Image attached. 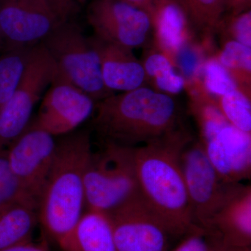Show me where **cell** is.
<instances>
[{
	"instance_id": "cell-1",
	"label": "cell",
	"mask_w": 251,
	"mask_h": 251,
	"mask_svg": "<svg viewBox=\"0 0 251 251\" xmlns=\"http://www.w3.org/2000/svg\"><path fill=\"white\" fill-rule=\"evenodd\" d=\"M191 139L179 130L135 148L140 196L170 233L187 232L194 226L180 156Z\"/></svg>"
},
{
	"instance_id": "cell-2",
	"label": "cell",
	"mask_w": 251,
	"mask_h": 251,
	"mask_svg": "<svg viewBox=\"0 0 251 251\" xmlns=\"http://www.w3.org/2000/svg\"><path fill=\"white\" fill-rule=\"evenodd\" d=\"M92 152L90 135L86 132L57 143L37 211L46 233L60 247L85 212V173Z\"/></svg>"
},
{
	"instance_id": "cell-3",
	"label": "cell",
	"mask_w": 251,
	"mask_h": 251,
	"mask_svg": "<svg viewBox=\"0 0 251 251\" xmlns=\"http://www.w3.org/2000/svg\"><path fill=\"white\" fill-rule=\"evenodd\" d=\"M176 122L171 97L139 87L100 100L94 125L105 142L136 148L177 130Z\"/></svg>"
},
{
	"instance_id": "cell-4",
	"label": "cell",
	"mask_w": 251,
	"mask_h": 251,
	"mask_svg": "<svg viewBox=\"0 0 251 251\" xmlns=\"http://www.w3.org/2000/svg\"><path fill=\"white\" fill-rule=\"evenodd\" d=\"M87 209L108 214L139 194L135 148L105 142L92 151L85 173Z\"/></svg>"
},
{
	"instance_id": "cell-5",
	"label": "cell",
	"mask_w": 251,
	"mask_h": 251,
	"mask_svg": "<svg viewBox=\"0 0 251 251\" xmlns=\"http://www.w3.org/2000/svg\"><path fill=\"white\" fill-rule=\"evenodd\" d=\"M41 44L53 59L59 76L90 96L94 101L111 95L102 77L100 57L94 39L74 25L61 23Z\"/></svg>"
},
{
	"instance_id": "cell-6",
	"label": "cell",
	"mask_w": 251,
	"mask_h": 251,
	"mask_svg": "<svg viewBox=\"0 0 251 251\" xmlns=\"http://www.w3.org/2000/svg\"><path fill=\"white\" fill-rule=\"evenodd\" d=\"M56 74L55 63L44 45L33 46L16 90L0 110V149L6 150L27 128L34 106Z\"/></svg>"
},
{
	"instance_id": "cell-7",
	"label": "cell",
	"mask_w": 251,
	"mask_h": 251,
	"mask_svg": "<svg viewBox=\"0 0 251 251\" xmlns=\"http://www.w3.org/2000/svg\"><path fill=\"white\" fill-rule=\"evenodd\" d=\"M193 224L205 229L232 185L225 184L209 161L201 142L190 140L180 156Z\"/></svg>"
},
{
	"instance_id": "cell-8",
	"label": "cell",
	"mask_w": 251,
	"mask_h": 251,
	"mask_svg": "<svg viewBox=\"0 0 251 251\" xmlns=\"http://www.w3.org/2000/svg\"><path fill=\"white\" fill-rule=\"evenodd\" d=\"M56 148L54 136L29 123L6 149L13 175L23 191L37 204L53 164Z\"/></svg>"
},
{
	"instance_id": "cell-9",
	"label": "cell",
	"mask_w": 251,
	"mask_h": 251,
	"mask_svg": "<svg viewBox=\"0 0 251 251\" xmlns=\"http://www.w3.org/2000/svg\"><path fill=\"white\" fill-rule=\"evenodd\" d=\"M108 214L117 251H165L170 232L140 193Z\"/></svg>"
},
{
	"instance_id": "cell-10",
	"label": "cell",
	"mask_w": 251,
	"mask_h": 251,
	"mask_svg": "<svg viewBox=\"0 0 251 251\" xmlns=\"http://www.w3.org/2000/svg\"><path fill=\"white\" fill-rule=\"evenodd\" d=\"M62 22L45 0H0V27L6 50L33 47Z\"/></svg>"
},
{
	"instance_id": "cell-11",
	"label": "cell",
	"mask_w": 251,
	"mask_h": 251,
	"mask_svg": "<svg viewBox=\"0 0 251 251\" xmlns=\"http://www.w3.org/2000/svg\"><path fill=\"white\" fill-rule=\"evenodd\" d=\"M94 110V100L56 74L35 120L31 125L52 136L67 134L83 123Z\"/></svg>"
},
{
	"instance_id": "cell-12",
	"label": "cell",
	"mask_w": 251,
	"mask_h": 251,
	"mask_svg": "<svg viewBox=\"0 0 251 251\" xmlns=\"http://www.w3.org/2000/svg\"><path fill=\"white\" fill-rule=\"evenodd\" d=\"M89 17L97 39L128 50L143 44L151 23L147 11L123 0H97Z\"/></svg>"
},
{
	"instance_id": "cell-13",
	"label": "cell",
	"mask_w": 251,
	"mask_h": 251,
	"mask_svg": "<svg viewBox=\"0 0 251 251\" xmlns=\"http://www.w3.org/2000/svg\"><path fill=\"white\" fill-rule=\"evenodd\" d=\"M204 230L229 250H244L251 238V188L233 184Z\"/></svg>"
},
{
	"instance_id": "cell-14",
	"label": "cell",
	"mask_w": 251,
	"mask_h": 251,
	"mask_svg": "<svg viewBox=\"0 0 251 251\" xmlns=\"http://www.w3.org/2000/svg\"><path fill=\"white\" fill-rule=\"evenodd\" d=\"M202 145L209 161L225 184H241L250 179L251 133L228 124L214 138Z\"/></svg>"
},
{
	"instance_id": "cell-15",
	"label": "cell",
	"mask_w": 251,
	"mask_h": 251,
	"mask_svg": "<svg viewBox=\"0 0 251 251\" xmlns=\"http://www.w3.org/2000/svg\"><path fill=\"white\" fill-rule=\"evenodd\" d=\"M100 61L105 87L112 90L130 91L139 88L145 77V69L137 62L130 50L94 39Z\"/></svg>"
},
{
	"instance_id": "cell-16",
	"label": "cell",
	"mask_w": 251,
	"mask_h": 251,
	"mask_svg": "<svg viewBox=\"0 0 251 251\" xmlns=\"http://www.w3.org/2000/svg\"><path fill=\"white\" fill-rule=\"evenodd\" d=\"M61 248L64 251H117L108 214L86 209Z\"/></svg>"
},
{
	"instance_id": "cell-17",
	"label": "cell",
	"mask_w": 251,
	"mask_h": 251,
	"mask_svg": "<svg viewBox=\"0 0 251 251\" xmlns=\"http://www.w3.org/2000/svg\"><path fill=\"white\" fill-rule=\"evenodd\" d=\"M39 221L37 206L16 202L0 209V251L31 241Z\"/></svg>"
},
{
	"instance_id": "cell-18",
	"label": "cell",
	"mask_w": 251,
	"mask_h": 251,
	"mask_svg": "<svg viewBox=\"0 0 251 251\" xmlns=\"http://www.w3.org/2000/svg\"><path fill=\"white\" fill-rule=\"evenodd\" d=\"M148 14L154 21L163 46L171 52H179L186 36L187 16L184 10L175 0H154Z\"/></svg>"
},
{
	"instance_id": "cell-19",
	"label": "cell",
	"mask_w": 251,
	"mask_h": 251,
	"mask_svg": "<svg viewBox=\"0 0 251 251\" xmlns=\"http://www.w3.org/2000/svg\"><path fill=\"white\" fill-rule=\"evenodd\" d=\"M31 48L7 49L0 53V110L16 90Z\"/></svg>"
},
{
	"instance_id": "cell-20",
	"label": "cell",
	"mask_w": 251,
	"mask_h": 251,
	"mask_svg": "<svg viewBox=\"0 0 251 251\" xmlns=\"http://www.w3.org/2000/svg\"><path fill=\"white\" fill-rule=\"evenodd\" d=\"M219 107L231 125L251 133V103L245 95L237 90L232 91L222 96Z\"/></svg>"
},
{
	"instance_id": "cell-21",
	"label": "cell",
	"mask_w": 251,
	"mask_h": 251,
	"mask_svg": "<svg viewBox=\"0 0 251 251\" xmlns=\"http://www.w3.org/2000/svg\"><path fill=\"white\" fill-rule=\"evenodd\" d=\"M145 73L155 77L160 90L172 94L179 93L184 88V79L175 74L171 62L161 54H153L145 62Z\"/></svg>"
},
{
	"instance_id": "cell-22",
	"label": "cell",
	"mask_w": 251,
	"mask_h": 251,
	"mask_svg": "<svg viewBox=\"0 0 251 251\" xmlns=\"http://www.w3.org/2000/svg\"><path fill=\"white\" fill-rule=\"evenodd\" d=\"M16 202H26L37 206L18 184L8 161L6 150L0 149V209Z\"/></svg>"
},
{
	"instance_id": "cell-23",
	"label": "cell",
	"mask_w": 251,
	"mask_h": 251,
	"mask_svg": "<svg viewBox=\"0 0 251 251\" xmlns=\"http://www.w3.org/2000/svg\"><path fill=\"white\" fill-rule=\"evenodd\" d=\"M225 0H186L185 14L198 26L213 27L221 20Z\"/></svg>"
},
{
	"instance_id": "cell-24",
	"label": "cell",
	"mask_w": 251,
	"mask_h": 251,
	"mask_svg": "<svg viewBox=\"0 0 251 251\" xmlns=\"http://www.w3.org/2000/svg\"><path fill=\"white\" fill-rule=\"evenodd\" d=\"M202 135V144L214 138L229 122L219 107L210 102L197 103L194 109Z\"/></svg>"
},
{
	"instance_id": "cell-25",
	"label": "cell",
	"mask_w": 251,
	"mask_h": 251,
	"mask_svg": "<svg viewBox=\"0 0 251 251\" xmlns=\"http://www.w3.org/2000/svg\"><path fill=\"white\" fill-rule=\"evenodd\" d=\"M206 88L211 93L222 97L237 90V85L228 71L217 61H210L204 67Z\"/></svg>"
},
{
	"instance_id": "cell-26",
	"label": "cell",
	"mask_w": 251,
	"mask_h": 251,
	"mask_svg": "<svg viewBox=\"0 0 251 251\" xmlns=\"http://www.w3.org/2000/svg\"><path fill=\"white\" fill-rule=\"evenodd\" d=\"M251 48L236 41L227 42L220 55L221 65L234 72L251 73Z\"/></svg>"
},
{
	"instance_id": "cell-27",
	"label": "cell",
	"mask_w": 251,
	"mask_h": 251,
	"mask_svg": "<svg viewBox=\"0 0 251 251\" xmlns=\"http://www.w3.org/2000/svg\"><path fill=\"white\" fill-rule=\"evenodd\" d=\"M196 231L185 239L175 251H224L217 243L216 242L215 245H212L202 237L201 227L196 226Z\"/></svg>"
},
{
	"instance_id": "cell-28",
	"label": "cell",
	"mask_w": 251,
	"mask_h": 251,
	"mask_svg": "<svg viewBox=\"0 0 251 251\" xmlns=\"http://www.w3.org/2000/svg\"><path fill=\"white\" fill-rule=\"evenodd\" d=\"M232 30L238 42L251 48V11L238 15L234 18Z\"/></svg>"
},
{
	"instance_id": "cell-29",
	"label": "cell",
	"mask_w": 251,
	"mask_h": 251,
	"mask_svg": "<svg viewBox=\"0 0 251 251\" xmlns=\"http://www.w3.org/2000/svg\"><path fill=\"white\" fill-rule=\"evenodd\" d=\"M179 61L184 72L186 75H192L198 67V59L197 55L188 49L180 50Z\"/></svg>"
},
{
	"instance_id": "cell-30",
	"label": "cell",
	"mask_w": 251,
	"mask_h": 251,
	"mask_svg": "<svg viewBox=\"0 0 251 251\" xmlns=\"http://www.w3.org/2000/svg\"><path fill=\"white\" fill-rule=\"evenodd\" d=\"M0 251H50L46 243L43 242L40 244L36 243L27 242L23 243V244H18L14 247L8 248L4 250Z\"/></svg>"
},
{
	"instance_id": "cell-31",
	"label": "cell",
	"mask_w": 251,
	"mask_h": 251,
	"mask_svg": "<svg viewBox=\"0 0 251 251\" xmlns=\"http://www.w3.org/2000/svg\"><path fill=\"white\" fill-rule=\"evenodd\" d=\"M123 1L148 12L149 9L151 7L154 0H123Z\"/></svg>"
},
{
	"instance_id": "cell-32",
	"label": "cell",
	"mask_w": 251,
	"mask_h": 251,
	"mask_svg": "<svg viewBox=\"0 0 251 251\" xmlns=\"http://www.w3.org/2000/svg\"><path fill=\"white\" fill-rule=\"evenodd\" d=\"M6 50V44H5L4 38H3L2 33H1V27H0V53Z\"/></svg>"
},
{
	"instance_id": "cell-33",
	"label": "cell",
	"mask_w": 251,
	"mask_h": 251,
	"mask_svg": "<svg viewBox=\"0 0 251 251\" xmlns=\"http://www.w3.org/2000/svg\"><path fill=\"white\" fill-rule=\"evenodd\" d=\"M178 4H179V6H181V9L184 10L185 12V6H186V0H175Z\"/></svg>"
}]
</instances>
